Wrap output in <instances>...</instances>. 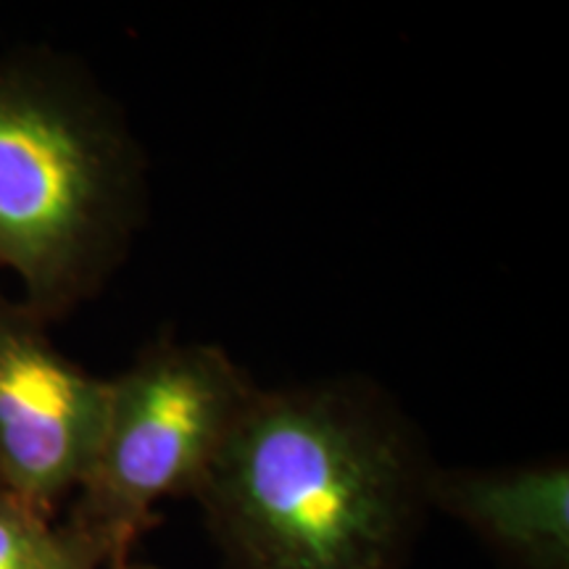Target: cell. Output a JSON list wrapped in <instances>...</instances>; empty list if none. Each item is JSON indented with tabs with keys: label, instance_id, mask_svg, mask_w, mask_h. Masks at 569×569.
Returning a JSON list of instances; mask_svg holds the SVG:
<instances>
[{
	"label": "cell",
	"instance_id": "cell-1",
	"mask_svg": "<svg viewBox=\"0 0 569 569\" xmlns=\"http://www.w3.org/2000/svg\"><path fill=\"white\" fill-rule=\"evenodd\" d=\"M432 469L375 390L256 388L193 498L224 569H398Z\"/></svg>",
	"mask_w": 569,
	"mask_h": 569
},
{
	"label": "cell",
	"instance_id": "cell-2",
	"mask_svg": "<svg viewBox=\"0 0 569 569\" xmlns=\"http://www.w3.org/2000/svg\"><path fill=\"white\" fill-rule=\"evenodd\" d=\"M142 213V159L122 113L74 61L0 56V272L51 325L122 264Z\"/></svg>",
	"mask_w": 569,
	"mask_h": 569
},
{
	"label": "cell",
	"instance_id": "cell-3",
	"mask_svg": "<svg viewBox=\"0 0 569 569\" xmlns=\"http://www.w3.org/2000/svg\"><path fill=\"white\" fill-rule=\"evenodd\" d=\"M256 386L222 348L148 346L109 380L96 457L61 528L96 565H124L156 509L193 496Z\"/></svg>",
	"mask_w": 569,
	"mask_h": 569
},
{
	"label": "cell",
	"instance_id": "cell-4",
	"mask_svg": "<svg viewBox=\"0 0 569 569\" xmlns=\"http://www.w3.org/2000/svg\"><path fill=\"white\" fill-rule=\"evenodd\" d=\"M46 327L0 296V488L56 517L96 457L109 380L67 359Z\"/></svg>",
	"mask_w": 569,
	"mask_h": 569
},
{
	"label": "cell",
	"instance_id": "cell-5",
	"mask_svg": "<svg viewBox=\"0 0 569 569\" xmlns=\"http://www.w3.org/2000/svg\"><path fill=\"white\" fill-rule=\"evenodd\" d=\"M427 503L515 569H569V469H432Z\"/></svg>",
	"mask_w": 569,
	"mask_h": 569
},
{
	"label": "cell",
	"instance_id": "cell-6",
	"mask_svg": "<svg viewBox=\"0 0 569 569\" xmlns=\"http://www.w3.org/2000/svg\"><path fill=\"white\" fill-rule=\"evenodd\" d=\"M101 567L82 553L69 532L46 511L0 490V569Z\"/></svg>",
	"mask_w": 569,
	"mask_h": 569
},
{
	"label": "cell",
	"instance_id": "cell-7",
	"mask_svg": "<svg viewBox=\"0 0 569 569\" xmlns=\"http://www.w3.org/2000/svg\"><path fill=\"white\" fill-rule=\"evenodd\" d=\"M71 569H153V567H146V565H134V561H124V565H109V567H92V565H77Z\"/></svg>",
	"mask_w": 569,
	"mask_h": 569
},
{
	"label": "cell",
	"instance_id": "cell-8",
	"mask_svg": "<svg viewBox=\"0 0 569 569\" xmlns=\"http://www.w3.org/2000/svg\"><path fill=\"white\" fill-rule=\"evenodd\" d=\"M0 490H3V488H0Z\"/></svg>",
	"mask_w": 569,
	"mask_h": 569
}]
</instances>
